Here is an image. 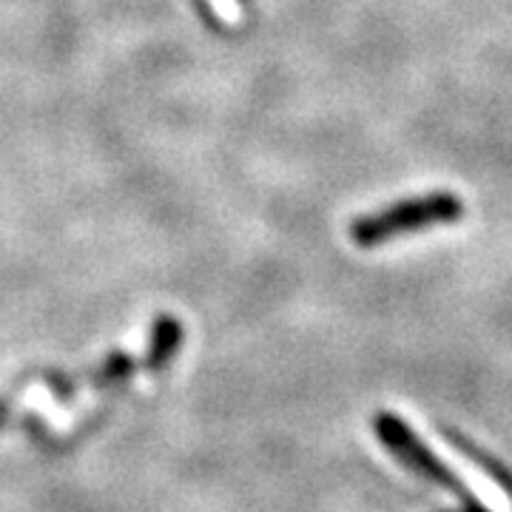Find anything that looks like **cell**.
Masks as SVG:
<instances>
[{"mask_svg":"<svg viewBox=\"0 0 512 512\" xmlns=\"http://www.w3.org/2000/svg\"><path fill=\"white\" fill-rule=\"evenodd\" d=\"M464 202L450 191H433L424 197H410V200L393 202L390 208L367 214L350 225V239L362 248L382 245L387 239L416 234L430 225H447V222L461 220Z\"/></svg>","mask_w":512,"mask_h":512,"instance_id":"cell-1","label":"cell"},{"mask_svg":"<svg viewBox=\"0 0 512 512\" xmlns=\"http://www.w3.org/2000/svg\"><path fill=\"white\" fill-rule=\"evenodd\" d=\"M373 427H376L379 441H382L393 456L402 461L407 470H413L416 476L427 478V481L439 484L444 490L456 493L458 498H464L467 504H476V495H473V490L456 476V470H450V467H447L424 441L416 439V433H413L399 416H393V413H379V416L373 419Z\"/></svg>","mask_w":512,"mask_h":512,"instance_id":"cell-2","label":"cell"},{"mask_svg":"<svg viewBox=\"0 0 512 512\" xmlns=\"http://www.w3.org/2000/svg\"><path fill=\"white\" fill-rule=\"evenodd\" d=\"M467 507H470V512H478V507H476V504H467Z\"/></svg>","mask_w":512,"mask_h":512,"instance_id":"cell-3","label":"cell"}]
</instances>
